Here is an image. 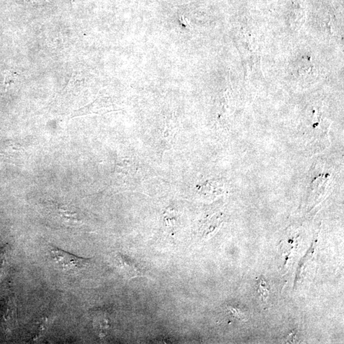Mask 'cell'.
<instances>
[{
	"mask_svg": "<svg viewBox=\"0 0 344 344\" xmlns=\"http://www.w3.org/2000/svg\"><path fill=\"white\" fill-rule=\"evenodd\" d=\"M23 152L22 146L13 140L0 142V161L17 162L22 158Z\"/></svg>",
	"mask_w": 344,
	"mask_h": 344,
	"instance_id": "7a4b0ae2",
	"label": "cell"
},
{
	"mask_svg": "<svg viewBox=\"0 0 344 344\" xmlns=\"http://www.w3.org/2000/svg\"><path fill=\"white\" fill-rule=\"evenodd\" d=\"M20 1L26 2H27L28 4H29V3H33L34 2H35V0H20Z\"/></svg>",
	"mask_w": 344,
	"mask_h": 344,
	"instance_id": "8992f818",
	"label": "cell"
},
{
	"mask_svg": "<svg viewBox=\"0 0 344 344\" xmlns=\"http://www.w3.org/2000/svg\"><path fill=\"white\" fill-rule=\"evenodd\" d=\"M6 252L4 251L0 252V278L4 275L5 264L7 262Z\"/></svg>",
	"mask_w": 344,
	"mask_h": 344,
	"instance_id": "5b68a950",
	"label": "cell"
},
{
	"mask_svg": "<svg viewBox=\"0 0 344 344\" xmlns=\"http://www.w3.org/2000/svg\"><path fill=\"white\" fill-rule=\"evenodd\" d=\"M51 210L56 213L57 217L61 218L64 221L67 222L77 223L79 222V217H78L77 212H74L71 210L68 209L64 207H59V205H54L51 206Z\"/></svg>",
	"mask_w": 344,
	"mask_h": 344,
	"instance_id": "3957f363",
	"label": "cell"
},
{
	"mask_svg": "<svg viewBox=\"0 0 344 344\" xmlns=\"http://www.w3.org/2000/svg\"><path fill=\"white\" fill-rule=\"evenodd\" d=\"M50 253L54 262L67 272L85 269L91 263L90 259L75 256L53 246L50 247Z\"/></svg>",
	"mask_w": 344,
	"mask_h": 344,
	"instance_id": "6da1fadb",
	"label": "cell"
},
{
	"mask_svg": "<svg viewBox=\"0 0 344 344\" xmlns=\"http://www.w3.org/2000/svg\"><path fill=\"white\" fill-rule=\"evenodd\" d=\"M75 1H76V0H70V2H71V4H74Z\"/></svg>",
	"mask_w": 344,
	"mask_h": 344,
	"instance_id": "52a82bcc",
	"label": "cell"
},
{
	"mask_svg": "<svg viewBox=\"0 0 344 344\" xmlns=\"http://www.w3.org/2000/svg\"><path fill=\"white\" fill-rule=\"evenodd\" d=\"M118 259L121 267L130 277H137L138 275L140 274L139 270L138 269L137 267L132 261H130L127 258L122 256H119Z\"/></svg>",
	"mask_w": 344,
	"mask_h": 344,
	"instance_id": "277c9868",
	"label": "cell"
}]
</instances>
